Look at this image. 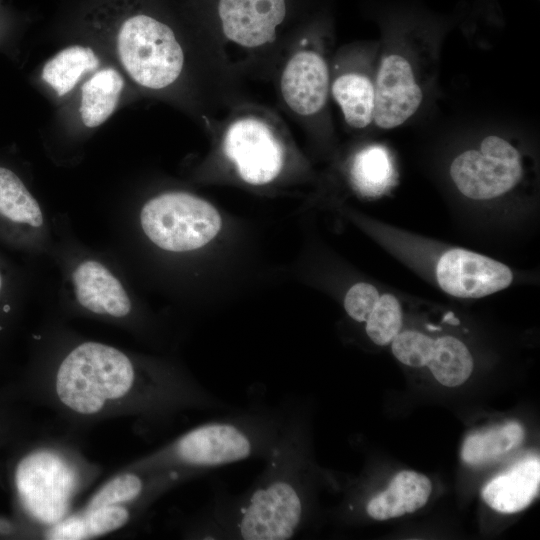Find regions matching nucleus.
Segmentation results:
<instances>
[{
  "instance_id": "412c9836",
  "label": "nucleus",
  "mask_w": 540,
  "mask_h": 540,
  "mask_svg": "<svg viewBox=\"0 0 540 540\" xmlns=\"http://www.w3.org/2000/svg\"><path fill=\"white\" fill-rule=\"evenodd\" d=\"M523 438L524 430L516 422L473 433L464 440L461 457L467 464H481L512 450Z\"/></svg>"
},
{
  "instance_id": "dca6fc26",
  "label": "nucleus",
  "mask_w": 540,
  "mask_h": 540,
  "mask_svg": "<svg viewBox=\"0 0 540 540\" xmlns=\"http://www.w3.org/2000/svg\"><path fill=\"white\" fill-rule=\"evenodd\" d=\"M330 92L349 126L363 129L373 122L375 88L368 74L358 70L343 71L330 84Z\"/></svg>"
},
{
  "instance_id": "2eb2a0df",
  "label": "nucleus",
  "mask_w": 540,
  "mask_h": 540,
  "mask_svg": "<svg viewBox=\"0 0 540 540\" xmlns=\"http://www.w3.org/2000/svg\"><path fill=\"white\" fill-rule=\"evenodd\" d=\"M431 490V482L426 476L415 471H401L395 475L385 491L367 502L366 512L375 520H387L413 513L426 504Z\"/></svg>"
},
{
  "instance_id": "423d86ee",
  "label": "nucleus",
  "mask_w": 540,
  "mask_h": 540,
  "mask_svg": "<svg viewBox=\"0 0 540 540\" xmlns=\"http://www.w3.org/2000/svg\"><path fill=\"white\" fill-rule=\"evenodd\" d=\"M143 232L159 248L187 252L209 243L221 228L217 209L193 194L167 192L145 203L140 212Z\"/></svg>"
},
{
  "instance_id": "20e7f679",
  "label": "nucleus",
  "mask_w": 540,
  "mask_h": 540,
  "mask_svg": "<svg viewBox=\"0 0 540 540\" xmlns=\"http://www.w3.org/2000/svg\"><path fill=\"white\" fill-rule=\"evenodd\" d=\"M224 126L222 150L244 182L265 185L279 176L285 147L278 119L262 109L243 108Z\"/></svg>"
},
{
  "instance_id": "aec40b11",
  "label": "nucleus",
  "mask_w": 540,
  "mask_h": 540,
  "mask_svg": "<svg viewBox=\"0 0 540 540\" xmlns=\"http://www.w3.org/2000/svg\"><path fill=\"white\" fill-rule=\"evenodd\" d=\"M426 366L440 384L456 387L470 377L473 358L461 340L445 335L434 339L431 357Z\"/></svg>"
},
{
  "instance_id": "5701e85b",
  "label": "nucleus",
  "mask_w": 540,
  "mask_h": 540,
  "mask_svg": "<svg viewBox=\"0 0 540 540\" xmlns=\"http://www.w3.org/2000/svg\"><path fill=\"white\" fill-rule=\"evenodd\" d=\"M365 323L366 334L373 343L379 346L390 344L402 328L399 300L391 293H382Z\"/></svg>"
},
{
  "instance_id": "1a4fd4ad",
  "label": "nucleus",
  "mask_w": 540,
  "mask_h": 540,
  "mask_svg": "<svg viewBox=\"0 0 540 540\" xmlns=\"http://www.w3.org/2000/svg\"><path fill=\"white\" fill-rule=\"evenodd\" d=\"M373 122L384 130L404 124L419 109L423 90L410 60L402 53L382 56L374 80Z\"/></svg>"
},
{
  "instance_id": "a211bd4d",
  "label": "nucleus",
  "mask_w": 540,
  "mask_h": 540,
  "mask_svg": "<svg viewBox=\"0 0 540 540\" xmlns=\"http://www.w3.org/2000/svg\"><path fill=\"white\" fill-rule=\"evenodd\" d=\"M393 165L388 151L380 145L360 150L353 158L350 178L353 187L362 195L379 196L392 185Z\"/></svg>"
},
{
  "instance_id": "f8f14e48",
  "label": "nucleus",
  "mask_w": 540,
  "mask_h": 540,
  "mask_svg": "<svg viewBox=\"0 0 540 540\" xmlns=\"http://www.w3.org/2000/svg\"><path fill=\"white\" fill-rule=\"evenodd\" d=\"M72 281L78 303L102 316L125 318L132 304L121 282L103 264L87 260L77 265Z\"/></svg>"
},
{
  "instance_id": "f257e3e1",
  "label": "nucleus",
  "mask_w": 540,
  "mask_h": 540,
  "mask_svg": "<svg viewBox=\"0 0 540 540\" xmlns=\"http://www.w3.org/2000/svg\"><path fill=\"white\" fill-rule=\"evenodd\" d=\"M37 385L43 406L73 427L118 417L164 425L186 411L227 407L184 372L138 363L122 350L96 341L73 347Z\"/></svg>"
},
{
  "instance_id": "0eeeda50",
  "label": "nucleus",
  "mask_w": 540,
  "mask_h": 540,
  "mask_svg": "<svg viewBox=\"0 0 540 540\" xmlns=\"http://www.w3.org/2000/svg\"><path fill=\"white\" fill-rule=\"evenodd\" d=\"M524 173L521 152L497 135L485 137L477 148L458 154L449 167L457 190L475 201H490L511 192Z\"/></svg>"
},
{
  "instance_id": "f3484780",
  "label": "nucleus",
  "mask_w": 540,
  "mask_h": 540,
  "mask_svg": "<svg viewBox=\"0 0 540 540\" xmlns=\"http://www.w3.org/2000/svg\"><path fill=\"white\" fill-rule=\"evenodd\" d=\"M124 87L121 74L113 68L95 73L81 88L80 115L89 128L103 124L115 111Z\"/></svg>"
},
{
  "instance_id": "b1692460",
  "label": "nucleus",
  "mask_w": 540,
  "mask_h": 540,
  "mask_svg": "<svg viewBox=\"0 0 540 540\" xmlns=\"http://www.w3.org/2000/svg\"><path fill=\"white\" fill-rule=\"evenodd\" d=\"M434 339L415 330L400 331L392 340L393 355L410 367L426 366L432 353Z\"/></svg>"
},
{
  "instance_id": "7ed1b4c3",
  "label": "nucleus",
  "mask_w": 540,
  "mask_h": 540,
  "mask_svg": "<svg viewBox=\"0 0 540 540\" xmlns=\"http://www.w3.org/2000/svg\"><path fill=\"white\" fill-rule=\"evenodd\" d=\"M292 407L254 406L197 425L126 467L143 473L209 470L263 459L277 445Z\"/></svg>"
},
{
  "instance_id": "4be33fe9",
  "label": "nucleus",
  "mask_w": 540,
  "mask_h": 540,
  "mask_svg": "<svg viewBox=\"0 0 540 540\" xmlns=\"http://www.w3.org/2000/svg\"><path fill=\"white\" fill-rule=\"evenodd\" d=\"M0 214L35 228L44 222L36 199L14 172L3 167H0Z\"/></svg>"
},
{
  "instance_id": "9d476101",
  "label": "nucleus",
  "mask_w": 540,
  "mask_h": 540,
  "mask_svg": "<svg viewBox=\"0 0 540 540\" xmlns=\"http://www.w3.org/2000/svg\"><path fill=\"white\" fill-rule=\"evenodd\" d=\"M328 64L316 49L301 46L288 58L280 77V93L297 115L312 116L326 104L330 92Z\"/></svg>"
},
{
  "instance_id": "39448f33",
  "label": "nucleus",
  "mask_w": 540,
  "mask_h": 540,
  "mask_svg": "<svg viewBox=\"0 0 540 540\" xmlns=\"http://www.w3.org/2000/svg\"><path fill=\"white\" fill-rule=\"evenodd\" d=\"M117 51L130 77L153 90L174 83L184 65V53L172 29L144 14L129 17L122 23Z\"/></svg>"
},
{
  "instance_id": "6e6552de",
  "label": "nucleus",
  "mask_w": 540,
  "mask_h": 540,
  "mask_svg": "<svg viewBox=\"0 0 540 540\" xmlns=\"http://www.w3.org/2000/svg\"><path fill=\"white\" fill-rule=\"evenodd\" d=\"M433 276L443 292L462 299L494 294L513 281V272L504 263L460 247L449 248L437 258Z\"/></svg>"
},
{
  "instance_id": "9b49d317",
  "label": "nucleus",
  "mask_w": 540,
  "mask_h": 540,
  "mask_svg": "<svg viewBox=\"0 0 540 540\" xmlns=\"http://www.w3.org/2000/svg\"><path fill=\"white\" fill-rule=\"evenodd\" d=\"M218 15L229 41L256 49L275 40L286 16V0H219Z\"/></svg>"
},
{
  "instance_id": "ddd939ff",
  "label": "nucleus",
  "mask_w": 540,
  "mask_h": 540,
  "mask_svg": "<svg viewBox=\"0 0 540 540\" xmlns=\"http://www.w3.org/2000/svg\"><path fill=\"white\" fill-rule=\"evenodd\" d=\"M144 509L128 505H106L63 517L43 531V538L81 540L105 536L126 526Z\"/></svg>"
},
{
  "instance_id": "393cba45",
  "label": "nucleus",
  "mask_w": 540,
  "mask_h": 540,
  "mask_svg": "<svg viewBox=\"0 0 540 540\" xmlns=\"http://www.w3.org/2000/svg\"><path fill=\"white\" fill-rule=\"evenodd\" d=\"M381 293L367 282L352 285L344 297L346 313L357 322H365L375 307Z\"/></svg>"
},
{
  "instance_id": "4468645a",
  "label": "nucleus",
  "mask_w": 540,
  "mask_h": 540,
  "mask_svg": "<svg viewBox=\"0 0 540 540\" xmlns=\"http://www.w3.org/2000/svg\"><path fill=\"white\" fill-rule=\"evenodd\" d=\"M539 483V459L525 460L493 478L484 487L482 498L489 507L500 513L519 512L534 500Z\"/></svg>"
},
{
  "instance_id": "a878e982",
  "label": "nucleus",
  "mask_w": 540,
  "mask_h": 540,
  "mask_svg": "<svg viewBox=\"0 0 540 540\" xmlns=\"http://www.w3.org/2000/svg\"><path fill=\"white\" fill-rule=\"evenodd\" d=\"M1 286H2V278H1V275H0V289H1Z\"/></svg>"
},
{
  "instance_id": "f03ea898",
  "label": "nucleus",
  "mask_w": 540,
  "mask_h": 540,
  "mask_svg": "<svg viewBox=\"0 0 540 540\" xmlns=\"http://www.w3.org/2000/svg\"><path fill=\"white\" fill-rule=\"evenodd\" d=\"M304 423L292 407L262 473L241 494L220 491L188 524L199 539L286 540L302 529L308 506Z\"/></svg>"
},
{
  "instance_id": "6ab92c4d",
  "label": "nucleus",
  "mask_w": 540,
  "mask_h": 540,
  "mask_svg": "<svg viewBox=\"0 0 540 540\" xmlns=\"http://www.w3.org/2000/svg\"><path fill=\"white\" fill-rule=\"evenodd\" d=\"M99 63V58L91 48L69 46L46 62L42 78L58 96H63L74 88L83 74L95 70Z\"/></svg>"
}]
</instances>
